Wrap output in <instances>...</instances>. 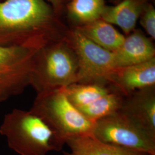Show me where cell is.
<instances>
[{
	"instance_id": "obj_1",
	"label": "cell",
	"mask_w": 155,
	"mask_h": 155,
	"mask_svg": "<svg viewBox=\"0 0 155 155\" xmlns=\"http://www.w3.org/2000/svg\"><path fill=\"white\" fill-rule=\"evenodd\" d=\"M0 134L20 155H46L60 151L65 143L44 120L30 110L15 109L5 115Z\"/></svg>"
},
{
	"instance_id": "obj_2",
	"label": "cell",
	"mask_w": 155,
	"mask_h": 155,
	"mask_svg": "<svg viewBox=\"0 0 155 155\" xmlns=\"http://www.w3.org/2000/svg\"><path fill=\"white\" fill-rule=\"evenodd\" d=\"M77 58L66 40L39 48L33 55L30 86L37 94L64 88L78 83Z\"/></svg>"
},
{
	"instance_id": "obj_3",
	"label": "cell",
	"mask_w": 155,
	"mask_h": 155,
	"mask_svg": "<svg viewBox=\"0 0 155 155\" xmlns=\"http://www.w3.org/2000/svg\"><path fill=\"white\" fill-rule=\"evenodd\" d=\"M31 110L42 118L65 144L72 137L92 136L94 122L72 105L62 89L37 94Z\"/></svg>"
},
{
	"instance_id": "obj_4",
	"label": "cell",
	"mask_w": 155,
	"mask_h": 155,
	"mask_svg": "<svg viewBox=\"0 0 155 155\" xmlns=\"http://www.w3.org/2000/svg\"><path fill=\"white\" fill-rule=\"evenodd\" d=\"M92 136L106 143L155 155V136L120 111L94 122Z\"/></svg>"
},
{
	"instance_id": "obj_5",
	"label": "cell",
	"mask_w": 155,
	"mask_h": 155,
	"mask_svg": "<svg viewBox=\"0 0 155 155\" xmlns=\"http://www.w3.org/2000/svg\"><path fill=\"white\" fill-rule=\"evenodd\" d=\"M36 50L22 45H0V103L22 93L30 85Z\"/></svg>"
},
{
	"instance_id": "obj_6",
	"label": "cell",
	"mask_w": 155,
	"mask_h": 155,
	"mask_svg": "<svg viewBox=\"0 0 155 155\" xmlns=\"http://www.w3.org/2000/svg\"><path fill=\"white\" fill-rule=\"evenodd\" d=\"M66 41L77 58L79 69L78 83L106 81L107 75L115 68L113 52L96 45L77 29Z\"/></svg>"
},
{
	"instance_id": "obj_7",
	"label": "cell",
	"mask_w": 155,
	"mask_h": 155,
	"mask_svg": "<svg viewBox=\"0 0 155 155\" xmlns=\"http://www.w3.org/2000/svg\"><path fill=\"white\" fill-rule=\"evenodd\" d=\"M52 12L43 0L0 2V31L31 30L50 21Z\"/></svg>"
},
{
	"instance_id": "obj_8",
	"label": "cell",
	"mask_w": 155,
	"mask_h": 155,
	"mask_svg": "<svg viewBox=\"0 0 155 155\" xmlns=\"http://www.w3.org/2000/svg\"><path fill=\"white\" fill-rule=\"evenodd\" d=\"M106 81L124 96L155 86V58L140 64L114 68Z\"/></svg>"
},
{
	"instance_id": "obj_9",
	"label": "cell",
	"mask_w": 155,
	"mask_h": 155,
	"mask_svg": "<svg viewBox=\"0 0 155 155\" xmlns=\"http://www.w3.org/2000/svg\"><path fill=\"white\" fill-rule=\"evenodd\" d=\"M118 111L155 136V86L124 96Z\"/></svg>"
},
{
	"instance_id": "obj_10",
	"label": "cell",
	"mask_w": 155,
	"mask_h": 155,
	"mask_svg": "<svg viewBox=\"0 0 155 155\" xmlns=\"http://www.w3.org/2000/svg\"><path fill=\"white\" fill-rule=\"evenodd\" d=\"M113 53L115 68L140 64L155 58L152 42L140 32L125 38L122 45Z\"/></svg>"
},
{
	"instance_id": "obj_11",
	"label": "cell",
	"mask_w": 155,
	"mask_h": 155,
	"mask_svg": "<svg viewBox=\"0 0 155 155\" xmlns=\"http://www.w3.org/2000/svg\"><path fill=\"white\" fill-rule=\"evenodd\" d=\"M144 6V0H122L114 6H105L101 18L117 25L127 35L135 27Z\"/></svg>"
},
{
	"instance_id": "obj_12",
	"label": "cell",
	"mask_w": 155,
	"mask_h": 155,
	"mask_svg": "<svg viewBox=\"0 0 155 155\" xmlns=\"http://www.w3.org/2000/svg\"><path fill=\"white\" fill-rule=\"evenodd\" d=\"M66 144L72 155H147L148 154L127 150L106 143L93 136H81L67 140Z\"/></svg>"
},
{
	"instance_id": "obj_13",
	"label": "cell",
	"mask_w": 155,
	"mask_h": 155,
	"mask_svg": "<svg viewBox=\"0 0 155 155\" xmlns=\"http://www.w3.org/2000/svg\"><path fill=\"white\" fill-rule=\"evenodd\" d=\"M77 29L96 45L111 52L118 50L125 39L110 24L102 19L83 25Z\"/></svg>"
},
{
	"instance_id": "obj_14",
	"label": "cell",
	"mask_w": 155,
	"mask_h": 155,
	"mask_svg": "<svg viewBox=\"0 0 155 155\" xmlns=\"http://www.w3.org/2000/svg\"><path fill=\"white\" fill-rule=\"evenodd\" d=\"M62 90L68 100L77 109L116 90L106 81L73 83Z\"/></svg>"
},
{
	"instance_id": "obj_15",
	"label": "cell",
	"mask_w": 155,
	"mask_h": 155,
	"mask_svg": "<svg viewBox=\"0 0 155 155\" xmlns=\"http://www.w3.org/2000/svg\"><path fill=\"white\" fill-rule=\"evenodd\" d=\"M124 97L118 91L114 90L78 109L90 121L96 122L120 110Z\"/></svg>"
},
{
	"instance_id": "obj_16",
	"label": "cell",
	"mask_w": 155,
	"mask_h": 155,
	"mask_svg": "<svg viewBox=\"0 0 155 155\" xmlns=\"http://www.w3.org/2000/svg\"><path fill=\"white\" fill-rule=\"evenodd\" d=\"M105 7L104 0H72L68 11L74 21L84 25L100 19Z\"/></svg>"
},
{
	"instance_id": "obj_17",
	"label": "cell",
	"mask_w": 155,
	"mask_h": 155,
	"mask_svg": "<svg viewBox=\"0 0 155 155\" xmlns=\"http://www.w3.org/2000/svg\"><path fill=\"white\" fill-rule=\"evenodd\" d=\"M141 24L152 39L155 38V10L152 5H144L141 12Z\"/></svg>"
},
{
	"instance_id": "obj_18",
	"label": "cell",
	"mask_w": 155,
	"mask_h": 155,
	"mask_svg": "<svg viewBox=\"0 0 155 155\" xmlns=\"http://www.w3.org/2000/svg\"><path fill=\"white\" fill-rule=\"evenodd\" d=\"M51 1L54 5L56 6H58L59 5V0H49Z\"/></svg>"
},
{
	"instance_id": "obj_19",
	"label": "cell",
	"mask_w": 155,
	"mask_h": 155,
	"mask_svg": "<svg viewBox=\"0 0 155 155\" xmlns=\"http://www.w3.org/2000/svg\"><path fill=\"white\" fill-rule=\"evenodd\" d=\"M64 155H72L71 153H67V152H64Z\"/></svg>"
},
{
	"instance_id": "obj_20",
	"label": "cell",
	"mask_w": 155,
	"mask_h": 155,
	"mask_svg": "<svg viewBox=\"0 0 155 155\" xmlns=\"http://www.w3.org/2000/svg\"></svg>"
}]
</instances>
